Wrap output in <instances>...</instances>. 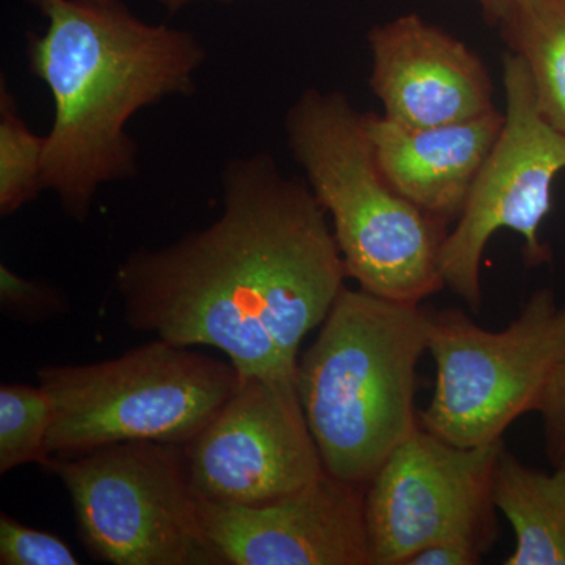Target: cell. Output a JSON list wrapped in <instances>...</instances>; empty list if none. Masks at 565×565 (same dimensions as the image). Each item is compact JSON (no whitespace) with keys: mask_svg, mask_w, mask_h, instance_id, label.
<instances>
[{"mask_svg":"<svg viewBox=\"0 0 565 565\" xmlns=\"http://www.w3.org/2000/svg\"><path fill=\"white\" fill-rule=\"evenodd\" d=\"M433 313L344 286L300 353L296 386L327 473L367 487L419 426L416 370Z\"/></svg>","mask_w":565,"mask_h":565,"instance_id":"cell-3","label":"cell"},{"mask_svg":"<svg viewBox=\"0 0 565 565\" xmlns=\"http://www.w3.org/2000/svg\"><path fill=\"white\" fill-rule=\"evenodd\" d=\"M0 308L17 322L51 321L70 311L68 296L51 282L22 277L0 264Z\"/></svg>","mask_w":565,"mask_h":565,"instance_id":"cell-18","label":"cell"},{"mask_svg":"<svg viewBox=\"0 0 565 565\" xmlns=\"http://www.w3.org/2000/svg\"><path fill=\"white\" fill-rule=\"evenodd\" d=\"M184 449L195 493L221 503H266L326 473L292 379H241Z\"/></svg>","mask_w":565,"mask_h":565,"instance_id":"cell-10","label":"cell"},{"mask_svg":"<svg viewBox=\"0 0 565 565\" xmlns=\"http://www.w3.org/2000/svg\"><path fill=\"white\" fill-rule=\"evenodd\" d=\"M0 564L77 565L79 559L61 535L25 526L2 512L0 515Z\"/></svg>","mask_w":565,"mask_h":565,"instance_id":"cell-19","label":"cell"},{"mask_svg":"<svg viewBox=\"0 0 565 565\" xmlns=\"http://www.w3.org/2000/svg\"><path fill=\"white\" fill-rule=\"evenodd\" d=\"M202 2L233 3L236 0H156V3H159L170 17L180 13L181 10L188 9V7Z\"/></svg>","mask_w":565,"mask_h":565,"instance_id":"cell-22","label":"cell"},{"mask_svg":"<svg viewBox=\"0 0 565 565\" xmlns=\"http://www.w3.org/2000/svg\"><path fill=\"white\" fill-rule=\"evenodd\" d=\"M429 353L435 364L424 429L449 444H497L520 416L537 412L565 363V303L552 288L531 294L503 330L478 326L462 310L433 315Z\"/></svg>","mask_w":565,"mask_h":565,"instance_id":"cell-6","label":"cell"},{"mask_svg":"<svg viewBox=\"0 0 565 565\" xmlns=\"http://www.w3.org/2000/svg\"><path fill=\"white\" fill-rule=\"evenodd\" d=\"M367 46L371 90L386 120L427 128L494 109L492 77L481 57L418 14L374 25Z\"/></svg>","mask_w":565,"mask_h":565,"instance_id":"cell-12","label":"cell"},{"mask_svg":"<svg viewBox=\"0 0 565 565\" xmlns=\"http://www.w3.org/2000/svg\"><path fill=\"white\" fill-rule=\"evenodd\" d=\"M503 129L440 253L445 288L476 313L482 259L494 233L509 230L522 237L526 267L552 263L541 230L553 210L557 174L565 172V134L542 115L530 71L512 52L503 57Z\"/></svg>","mask_w":565,"mask_h":565,"instance_id":"cell-8","label":"cell"},{"mask_svg":"<svg viewBox=\"0 0 565 565\" xmlns=\"http://www.w3.org/2000/svg\"><path fill=\"white\" fill-rule=\"evenodd\" d=\"M503 448V440L452 445L419 423L366 487L371 564L405 565L424 546L452 535L492 546L493 468Z\"/></svg>","mask_w":565,"mask_h":565,"instance_id":"cell-9","label":"cell"},{"mask_svg":"<svg viewBox=\"0 0 565 565\" xmlns=\"http://www.w3.org/2000/svg\"><path fill=\"white\" fill-rule=\"evenodd\" d=\"M489 548L479 539L452 535L424 546L405 565H476Z\"/></svg>","mask_w":565,"mask_h":565,"instance_id":"cell-21","label":"cell"},{"mask_svg":"<svg viewBox=\"0 0 565 565\" xmlns=\"http://www.w3.org/2000/svg\"><path fill=\"white\" fill-rule=\"evenodd\" d=\"M46 18L25 58L54 103L43 185L66 217H90L99 189L139 174L128 122L169 98L196 95L207 51L193 32L140 20L121 0H25Z\"/></svg>","mask_w":565,"mask_h":565,"instance_id":"cell-2","label":"cell"},{"mask_svg":"<svg viewBox=\"0 0 565 565\" xmlns=\"http://www.w3.org/2000/svg\"><path fill=\"white\" fill-rule=\"evenodd\" d=\"M222 212L115 270L125 321L170 343L218 349L239 379L296 381L300 348L345 286L332 225L305 180L270 152L221 174Z\"/></svg>","mask_w":565,"mask_h":565,"instance_id":"cell-1","label":"cell"},{"mask_svg":"<svg viewBox=\"0 0 565 565\" xmlns=\"http://www.w3.org/2000/svg\"><path fill=\"white\" fill-rule=\"evenodd\" d=\"M492 498L515 535L505 565H565V465L539 470L504 446L493 468Z\"/></svg>","mask_w":565,"mask_h":565,"instance_id":"cell-14","label":"cell"},{"mask_svg":"<svg viewBox=\"0 0 565 565\" xmlns=\"http://www.w3.org/2000/svg\"><path fill=\"white\" fill-rule=\"evenodd\" d=\"M504 111L494 109L467 120L407 128L366 114L375 159L404 199L451 225L500 137Z\"/></svg>","mask_w":565,"mask_h":565,"instance_id":"cell-13","label":"cell"},{"mask_svg":"<svg viewBox=\"0 0 565 565\" xmlns=\"http://www.w3.org/2000/svg\"><path fill=\"white\" fill-rule=\"evenodd\" d=\"M61 479L77 533L114 565H222L199 515L182 445L121 441L40 465Z\"/></svg>","mask_w":565,"mask_h":565,"instance_id":"cell-7","label":"cell"},{"mask_svg":"<svg viewBox=\"0 0 565 565\" xmlns=\"http://www.w3.org/2000/svg\"><path fill=\"white\" fill-rule=\"evenodd\" d=\"M535 414L542 418L550 463L565 465V363L550 382Z\"/></svg>","mask_w":565,"mask_h":565,"instance_id":"cell-20","label":"cell"},{"mask_svg":"<svg viewBox=\"0 0 565 565\" xmlns=\"http://www.w3.org/2000/svg\"><path fill=\"white\" fill-rule=\"evenodd\" d=\"M51 404L50 456L121 441L189 445L239 385L230 362L154 338L115 359L36 371Z\"/></svg>","mask_w":565,"mask_h":565,"instance_id":"cell-5","label":"cell"},{"mask_svg":"<svg viewBox=\"0 0 565 565\" xmlns=\"http://www.w3.org/2000/svg\"><path fill=\"white\" fill-rule=\"evenodd\" d=\"M46 140L29 128L6 77L0 81V215L28 206L43 185Z\"/></svg>","mask_w":565,"mask_h":565,"instance_id":"cell-16","label":"cell"},{"mask_svg":"<svg viewBox=\"0 0 565 565\" xmlns=\"http://www.w3.org/2000/svg\"><path fill=\"white\" fill-rule=\"evenodd\" d=\"M286 143L329 217L348 280L363 291L423 303L445 288L448 223L404 199L379 167L366 114L343 92L307 88L285 117Z\"/></svg>","mask_w":565,"mask_h":565,"instance_id":"cell-4","label":"cell"},{"mask_svg":"<svg viewBox=\"0 0 565 565\" xmlns=\"http://www.w3.org/2000/svg\"><path fill=\"white\" fill-rule=\"evenodd\" d=\"M522 58L542 115L565 134V0H475Z\"/></svg>","mask_w":565,"mask_h":565,"instance_id":"cell-15","label":"cell"},{"mask_svg":"<svg viewBox=\"0 0 565 565\" xmlns=\"http://www.w3.org/2000/svg\"><path fill=\"white\" fill-rule=\"evenodd\" d=\"M364 494L326 471L266 503L199 497L200 523L222 565H373Z\"/></svg>","mask_w":565,"mask_h":565,"instance_id":"cell-11","label":"cell"},{"mask_svg":"<svg viewBox=\"0 0 565 565\" xmlns=\"http://www.w3.org/2000/svg\"><path fill=\"white\" fill-rule=\"evenodd\" d=\"M51 404L41 385L0 386V475L50 457Z\"/></svg>","mask_w":565,"mask_h":565,"instance_id":"cell-17","label":"cell"}]
</instances>
